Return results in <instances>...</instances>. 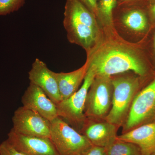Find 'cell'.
Wrapping results in <instances>:
<instances>
[{
    "mask_svg": "<svg viewBox=\"0 0 155 155\" xmlns=\"http://www.w3.org/2000/svg\"><path fill=\"white\" fill-rule=\"evenodd\" d=\"M82 155H107L106 148L93 145Z\"/></svg>",
    "mask_w": 155,
    "mask_h": 155,
    "instance_id": "22",
    "label": "cell"
},
{
    "mask_svg": "<svg viewBox=\"0 0 155 155\" xmlns=\"http://www.w3.org/2000/svg\"><path fill=\"white\" fill-rule=\"evenodd\" d=\"M116 9L122 23L128 29L137 32L147 29L149 19L145 5L117 6Z\"/></svg>",
    "mask_w": 155,
    "mask_h": 155,
    "instance_id": "14",
    "label": "cell"
},
{
    "mask_svg": "<svg viewBox=\"0 0 155 155\" xmlns=\"http://www.w3.org/2000/svg\"><path fill=\"white\" fill-rule=\"evenodd\" d=\"M145 7L149 20L155 24V0H148Z\"/></svg>",
    "mask_w": 155,
    "mask_h": 155,
    "instance_id": "21",
    "label": "cell"
},
{
    "mask_svg": "<svg viewBox=\"0 0 155 155\" xmlns=\"http://www.w3.org/2000/svg\"><path fill=\"white\" fill-rule=\"evenodd\" d=\"M117 5V0H98L97 18L105 25L112 26L114 12Z\"/></svg>",
    "mask_w": 155,
    "mask_h": 155,
    "instance_id": "17",
    "label": "cell"
},
{
    "mask_svg": "<svg viewBox=\"0 0 155 155\" xmlns=\"http://www.w3.org/2000/svg\"><path fill=\"white\" fill-rule=\"evenodd\" d=\"M12 122V129L17 133L50 138L51 122L36 112L23 106L15 111Z\"/></svg>",
    "mask_w": 155,
    "mask_h": 155,
    "instance_id": "8",
    "label": "cell"
},
{
    "mask_svg": "<svg viewBox=\"0 0 155 155\" xmlns=\"http://www.w3.org/2000/svg\"><path fill=\"white\" fill-rule=\"evenodd\" d=\"M155 120V78L134 98L122 134Z\"/></svg>",
    "mask_w": 155,
    "mask_h": 155,
    "instance_id": "7",
    "label": "cell"
},
{
    "mask_svg": "<svg viewBox=\"0 0 155 155\" xmlns=\"http://www.w3.org/2000/svg\"><path fill=\"white\" fill-rule=\"evenodd\" d=\"M97 17L98 0H77Z\"/></svg>",
    "mask_w": 155,
    "mask_h": 155,
    "instance_id": "20",
    "label": "cell"
},
{
    "mask_svg": "<svg viewBox=\"0 0 155 155\" xmlns=\"http://www.w3.org/2000/svg\"><path fill=\"white\" fill-rule=\"evenodd\" d=\"M23 107L36 112L50 122L58 117L57 105L36 85L30 83L22 98Z\"/></svg>",
    "mask_w": 155,
    "mask_h": 155,
    "instance_id": "11",
    "label": "cell"
},
{
    "mask_svg": "<svg viewBox=\"0 0 155 155\" xmlns=\"http://www.w3.org/2000/svg\"><path fill=\"white\" fill-rule=\"evenodd\" d=\"M106 150L107 155H142L140 149L137 145L117 138Z\"/></svg>",
    "mask_w": 155,
    "mask_h": 155,
    "instance_id": "16",
    "label": "cell"
},
{
    "mask_svg": "<svg viewBox=\"0 0 155 155\" xmlns=\"http://www.w3.org/2000/svg\"><path fill=\"white\" fill-rule=\"evenodd\" d=\"M89 67L88 58L80 68L69 72H55L53 75L57 81L62 101L67 100L79 89Z\"/></svg>",
    "mask_w": 155,
    "mask_h": 155,
    "instance_id": "15",
    "label": "cell"
},
{
    "mask_svg": "<svg viewBox=\"0 0 155 155\" xmlns=\"http://www.w3.org/2000/svg\"><path fill=\"white\" fill-rule=\"evenodd\" d=\"M117 138L137 145L142 155L155 153V120L118 135Z\"/></svg>",
    "mask_w": 155,
    "mask_h": 155,
    "instance_id": "13",
    "label": "cell"
},
{
    "mask_svg": "<svg viewBox=\"0 0 155 155\" xmlns=\"http://www.w3.org/2000/svg\"><path fill=\"white\" fill-rule=\"evenodd\" d=\"M0 155H27L17 149L8 141H3L0 144Z\"/></svg>",
    "mask_w": 155,
    "mask_h": 155,
    "instance_id": "19",
    "label": "cell"
},
{
    "mask_svg": "<svg viewBox=\"0 0 155 155\" xmlns=\"http://www.w3.org/2000/svg\"><path fill=\"white\" fill-rule=\"evenodd\" d=\"M50 139L60 155H82L93 146L84 135L59 116L51 122Z\"/></svg>",
    "mask_w": 155,
    "mask_h": 155,
    "instance_id": "5",
    "label": "cell"
},
{
    "mask_svg": "<svg viewBox=\"0 0 155 155\" xmlns=\"http://www.w3.org/2000/svg\"><path fill=\"white\" fill-rule=\"evenodd\" d=\"M117 6L130 5H144L148 0H117Z\"/></svg>",
    "mask_w": 155,
    "mask_h": 155,
    "instance_id": "23",
    "label": "cell"
},
{
    "mask_svg": "<svg viewBox=\"0 0 155 155\" xmlns=\"http://www.w3.org/2000/svg\"><path fill=\"white\" fill-rule=\"evenodd\" d=\"M152 155H155V153L153 154H152Z\"/></svg>",
    "mask_w": 155,
    "mask_h": 155,
    "instance_id": "25",
    "label": "cell"
},
{
    "mask_svg": "<svg viewBox=\"0 0 155 155\" xmlns=\"http://www.w3.org/2000/svg\"><path fill=\"white\" fill-rule=\"evenodd\" d=\"M7 140L27 155H60L49 138L23 135L12 129Z\"/></svg>",
    "mask_w": 155,
    "mask_h": 155,
    "instance_id": "9",
    "label": "cell"
},
{
    "mask_svg": "<svg viewBox=\"0 0 155 155\" xmlns=\"http://www.w3.org/2000/svg\"><path fill=\"white\" fill-rule=\"evenodd\" d=\"M119 128L106 120L95 121L87 119L79 132L93 145L107 148L117 139Z\"/></svg>",
    "mask_w": 155,
    "mask_h": 155,
    "instance_id": "12",
    "label": "cell"
},
{
    "mask_svg": "<svg viewBox=\"0 0 155 155\" xmlns=\"http://www.w3.org/2000/svg\"><path fill=\"white\" fill-rule=\"evenodd\" d=\"M25 0H0V16H6L19 10Z\"/></svg>",
    "mask_w": 155,
    "mask_h": 155,
    "instance_id": "18",
    "label": "cell"
},
{
    "mask_svg": "<svg viewBox=\"0 0 155 155\" xmlns=\"http://www.w3.org/2000/svg\"><path fill=\"white\" fill-rule=\"evenodd\" d=\"M53 72L48 69L45 63L37 58L28 72V78L30 83L41 89L57 105L62 100L58 82Z\"/></svg>",
    "mask_w": 155,
    "mask_h": 155,
    "instance_id": "10",
    "label": "cell"
},
{
    "mask_svg": "<svg viewBox=\"0 0 155 155\" xmlns=\"http://www.w3.org/2000/svg\"><path fill=\"white\" fill-rule=\"evenodd\" d=\"M63 23L70 43L83 48L87 55L95 49L100 38L97 18L83 4L77 0H67Z\"/></svg>",
    "mask_w": 155,
    "mask_h": 155,
    "instance_id": "2",
    "label": "cell"
},
{
    "mask_svg": "<svg viewBox=\"0 0 155 155\" xmlns=\"http://www.w3.org/2000/svg\"><path fill=\"white\" fill-rule=\"evenodd\" d=\"M113 91L111 76L96 75L87 96L84 110L87 119L105 120L112 107Z\"/></svg>",
    "mask_w": 155,
    "mask_h": 155,
    "instance_id": "4",
    "label": "cell"
},
{
    "mask_svg": "<svg viewBox=\"0 0 155 155\" xmlns=\"http://www.w3.org/2000/svg\"><path fill=\"white\" fill-rule=\"evenodd\" d=\"M125 75L111 76L113 84V102L106 121L122 127L127 119L130 107L140 87V76Z\"/></svg>",
    "mask_w": 155,
    "mask_h": 155,
    "instance_id": "3",
    "label": "cell"
},
{
    "mask_svg": "<svg viewBox=\"0 0 155 155\" xmlns=\"http://www.w3.org/2000/svg\"><path fill=\"white\" fill-rule=\"evenodd\" d=\"M87 56L96 75L111 77L131 71L142 77L147 72L146 65L138 53L123 45L106 44L97 52L93 51Z\"/></svg>",
    "mask_w": 155,
    "mask_h": 155,
    "instance_id": "1",
    "label": "cell"
},
{
    "mask_svg": "<svg viewBox=\"0 0 155 155\" xmlns=\"http://www.w3.org/2000/svg\"><path fill=\"white\" fill-rule=\"evenodd\" d=\"M96 76L94 68L89 64L82 85L71 97L57 105L58 116L79 132L87 120L84 114L85 101L89 89Z\"/></svg>",
    "mask_w": 155,
    "mask_h": 155,
    "instance_id": "6",
    "label": "cell"
},
{
    "mask_svg": "<svg viewBox=\"0 0 155 155\" xmlns=\"http://www.w3.org/2000/svg\"><path fill=\"white\" fill-rule=\"evenodd\" d=\"M153 46L154 51L155 53V33L154 35L153 41Z\"/></svg>",
    "mask_w": 155,
    "mask_h": 155,
    "instance_id": "24",
    "label": "cell"
}]
</instances>
